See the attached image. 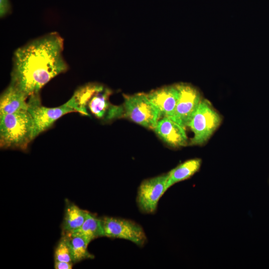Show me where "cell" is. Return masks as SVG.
I'll return each mask as SVG.
<instances>
[{"instance_id": "1", "label": "cell", "mask_w": 269, "mask_h": 269, "mask_svg": "<svg viewBox=\"0 0 269 269\" xmlns=\"http://www.w3.org/2000/svg\"><path fill=\"white\" fill-rule=\"evenodd\" d=\"M64 41L56 32L37 38L14 53L10 84L29 97L38 94L51 79L66 71Z\"/></svg>"}, {"instance_id": "2", "label": "cell", "mask_w": 269, "mask_h": 269, "mask_svg": "<svg viewBox=\"0 0 269 269\" xmlns=\"http://www.w3.org/2000/svg\"><path fill=\"white\" fill-rule=\"evenodd\" d=\"M32 118L26 110L0 116V146L26 150L34 139Z\"/></svg>"}, {"instance_id": "3", "label": "cell", "mask_w": 269, "mask_h": 269, "mask_svg": "<svg viewBox=\"0 0 269 269\" xmlns=\"http://www.w3.org/2000/svg\"><path fill=\"white\" fill-rule=\"evenodd\" d=\"M121 107L123 118L153 130L161 118L159 111L143 93L124 95Z\"/></svg>"}, {"instance_id": "4", "label": "cell", "mask_w": 269, "mask_h": 269, "mask_svg": "<svg viewBox=\"0 0 269 269\" xmlns=\"http://www.w3.org/2000/svg\"><path fill=\"white\" fill-rule=\"evenodd\" d=\"M222 118L211 103L202 99L188 127L193 133L190 141L192 145L205 143L220 126Z\"/></svg>"}, {"instance_id": "5", "label": "cell", "mask_w": 269, "mask_h": 269, "mask_svg": "<svg viewBox=\"0 0 269 269\" xmlns=\"http://www.w3.org/2000/svg\"><path fill=\"white\" fill-rule=\"evenodd\" d=\"M27 111L33 124L34 139L49 129L63 116L75 111L65 103L61 106L49 108L41 104L39 94H33L28 98Z\"/></svg>"}, {"instance_id": "6", "label": "cell", "mask_w": 269, "mask_h": 269, "mask_svg": "<svg viewBox=\"0 0 269 269\" xmlns=\"http://www.w3.org/2000/svg\"><path fill=\"white\" fill-rule=\"evenodd\" d=\"M101 220L104 236L129 240L138 246L146 242L142 228L132 221L111 217H104Z\"/></svg>"}, {"instance_id": "7", "label": "cell", "mask_w": 269, "mask_h": 269, "mask_svg": "<svg viewBox=\"0 0 269 269\" xmlns=\"http://www.w3.org/2000/svg\"><path fill=\"white\" fill-rule=\"evenodd\" d=\"M179 97L171 119L185 128L196 112L201 101L199 91L193 86L185 84H176Z\"/></svg>"}, {"instance_id": "8", "label": "cell", "mask_w": 269, "mask_h": 269, "mask_svg": "<svg viewBox=\"0 0 269 269\" xmlns=\"http://www.w3.org/2000/svg\"><path fill=\"white\" fill-rule=\"evenodd\" d=\"M168 173L143 180L140 184L136 197L139 210L144 213H153L159 199L166 191Z\"/></svg>"}, {"instance_id": "9", "label": "cell", "mask_w": 269, "mask_h": 269, "mask_svg": "<svg viewBox=\"0 0 269 269\" xmlns=\"http://www.w3.org/2000/svg\"><path fill=\"white\" fill-rule=\"evenodd\" d=\"M153 130L164 142L172 147H179L187 144L185 128L169 117L161 118Z\"/></svg>"}, {"instance_id": "10", "label": "cell", "mask_w": 269, "mask_h": 269, "mask_svg": "<svg viewBox=\"0 0 269 269\" xmlns=\"http://www.w3.org/2000/svg\"><path fill=\"white\" fill-rule=\"evenodd\" d=\"M146 94L149 101L159 111L161 118H169L172 115L179 97L176 85L164 86Z\"/></svg>"}, {"instance_id": "11", "label": "cell", "mask_w": 269, "mask_h": 269, "mask_svg": "<svg viewBox=\"0 0 269 269\" xmlns=\"http://www.w3.org/2000/svg\"><path fill=\"white\" fill-rule=\"evenodd\" d=\"M28 97L13 85L9 83L0 98V116L26 110Z\"/></svg>"}, {"instance_id": "12", "label": "cell", "mask_w": 269, "mask_h": 269, "mask_svg": "<svg viewBox=\"0 0 269 269\" xmlns=\"http://www.w3.org/2000/svg\"><path fill=\"white\" fill-rule=\"evenodd\" d=\"M102 86V85L89 83L79 88L75 91L71 98L65 103L75 112L83 115L89 116L87 111V104L91 97Z\"/></svg>"}, {"instance_id": "13", "label": "cell", "mask_w": 269, "mask_h": 269, "mask_svg": "<svg viewBox=\"0 0 269 269\" xmlns=\"http://www.w3.org/2000/svg\"><path fill=\"white\" fill-rule=\"evenodd\" d=\"M202 163L199 158L187 160L168 172V176L166 184V190L174 184L190 178L198 171Z\"/></svg>"}, {"instance_id": "14", "label": "cell", "mask_w": 269, "mask_h": 269, "mask_svg": "<svg viewBox=\"0 0 269 269\" xmlns=\"http://www.w3.org/2000/svg\"><path fill=\"white\" fill-rule=\"evenodd\" d=\"M111 91L102 85L91 97L87 104L90 112L99 119L105 120L112 106L109 101Z\"/></svg>"}, {"instance_id": "15", "label": "cell", "mask_w": 269, "mask_h": 269, "mask_svg": "<svg viewBox=\"0 0 269 269\" xmlns=\"http://www.w3.org/2000/svg\"><path fill=\"white\" fill-rule=\"evenodd\" d=\"M88 213L73 203H68L61 226L63 235L80 228L87 218Z\"/></svg>"}, {"instance_id": "16", "label": "cell", "mask_w": 269, "mask_h": 269, "mask_svg": "<svg viewBox=\"0 0 269 269\" xmlns=\"http://www.w3.org/2000/svg\"><path fill=\"white\" fill-rule=\"evenodd\" d=\"M64 235L82 237L90 242L97 238L104 236L101 219L97 218L89 212L80 228Z\"/></svg>"}, {"instance_id": "17", "label": "cell", "mask_w": 269, "mask_h": 269, "mask_svg": "<svg viewBox=\"0 0 269 269\" xmlns=\"http://www.w3.org/2000/svg\"><path fill=\"white\" fill-rule=\"evenodd\" d=\"M65 235L68 238L73 264L80 262L84 260L94 258V255L88 250V246L90 243L88 240L80 236Z\"/></svg>"}, {"instance_id": "18", "label": "cell", "mask_w": 269, "mask_h": 269, "mask_svg": "<svg viewBox=\"0 0 269 269\" xmlns=\"http://www.w3.org/2000/svg\"><path fill=\"white\" fill-rule=\"evenodd\" d=\"M54 260L58 261L73 263L68 238L65 235H63L55 248Z\"/></svg>"}, {"instance_id": "19", "label": "cell", "mask_w": 269, "mask_h": 269, "mask_svg": "<svg viewBox=\"0 0 269 269\" xmlns=\"http://www.w3.org/2000/svg\"><path fill=\"white\" fill-rule=\"evenodd\" d=\"M11 9L9 0H0V15L3 17L9 13Z\"/></svg>"}, {"instance_id": "20", "label": "cell", "mask_w": 269, "mask_h": 269, "mask_svg": "<svg viewBox=\"0 0 269 269\" xmlns=\"http://www.w3.org/2000/svg\"><path fill=\"white\" fill-rule=\"evenodd\" d=\"M73 265V263L55 261L54 267L55 269H71Z\"/></svg>"}]
</instances>
